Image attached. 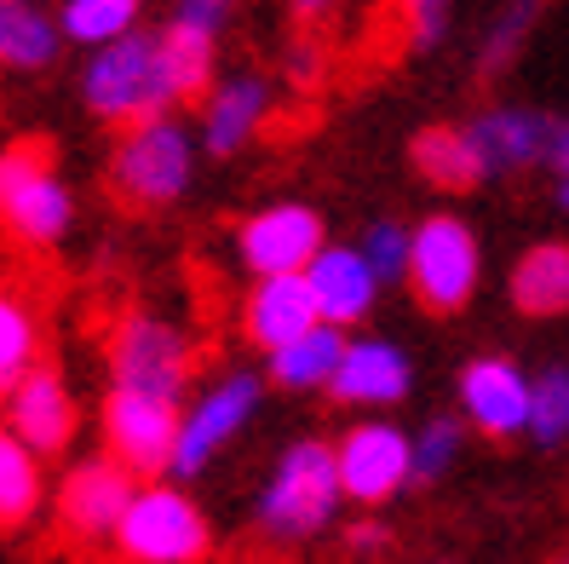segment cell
<instances>
[{"mask_svg": "<svg viewBox=\"0 0 569 564\" xmlns=\"http://www.w3.org/2000/svg\"><path fill=\"white\" fill-rule=\"evenodd\" d=\"M81 98L98 121H116V127L173 116V105H184V92H179L173 63H167L161 29H132V36L87 52Z\"/></svg>", "mask_w": 569, "mask_h": 564, "instance_id": "obj_1", "label": "cell"}, {"mask_svg": "<svg viewBox=\"0 0 569 564\" xmlns=\"http://www.w3.org/2000/svg\"><path fill=\"white\" fill-rule=\"evenodd\" d=\"M346 507V489H340V467H333V444L322 438H293L277 461H271V478L259 484V536L264 542H311L340 518Z\"/></svg>", "mask_w": 569, "mask_h": 564, "instance_id": "obj_2", "label": "cell"}, {"mask_svg": "<svg viewBox=\"0 0 569 564\" xmlns=\"http://www.w3.org/2000/svg\"><path fill=\"white\" fill-rule=\"evenodd\" d=\"M196 161H202V145H196V132L179 116L121 127V139L110 150V190L132 214H167L190 196Z\"/></svg>", "mask_w": 569, "mask_h": 564, "instance_id": "obj_3", "label": "cell"}, {"mask_svg": "<svg viewBox=\"0 0 569 564\" xmlns=\"http://www.w3.org/2000/svg\"><path fill=\"white\" fill-rule=\"evenodd\" d=\"M76 230V190L47 145H0V237L29 254H52Z\"/></svg>", "mask_w": 569, "mask_h": 564, "instance_id": "obj_4", "label": "cell"}, {"mask_svg": "<svg viewBox=\"0 0 569 564\" xmlns=\"http://www.w3.org/2000/svg\"><path fill=\"white\" fill-rule=\"evenodd\" d=\"M110 547L127 564H202L213 553V524L184 484H139L116 524Z\"/></svg>", "mask_w": 569, "mask_h": 564, "instance_id": "obj_5", "label": "cell"}, {"mask_svg": "<svg viewBox=\"0 0 569 564\" xmlns=\"http://www.w3.org/2000/svg\"><path fill=\"white\" fill-rule=\"evenodd\" d=\"M259 404H264V375H253V369H224V375H213V380L179 409V444H173L167 484H184V489H190V484L202 478L213 461L253 426Z\"/></svg>", "mask_w": 569, "mask_h": 564, "instance_id": "obj_6", "label": "cell"}, {"mask_svg": "<svg viewBox=\"0 0 569 564\" xmlns=\"http://www.w3.org/2000/svg\"><path fill=\"white\" fill-rule=\"evenodd\" d=\"M110 386L116 392H139L161 397V404H184L190 375H196V346L190 335L161 317V311H127L110 328Z\"/></svg>", "mask_w": 569, "mask_h": 564, "instance_id": "obj_7", "label": "cell"}, {"mask_svg": "<svg viewBox=\"0 0 569 564\" xmlns=\"http://www.w3.org/2000/svg\"><path fill=\"white\" fill-rule=\"evenodd\" d=\"M415 300L438 317H455L472 306V294L483 283V243L460 214H426L409 225V277Z\"/></svg>", "mask_w": 569, "mask_h": 564, "instance_id": "obj_8", "label": "cell"}, {"mask_svg": "<svg viewBox=\"0 0 569 564\" xmlns=\"http://www.w3.org/2000/svg\"><path fill=\"white\" fill-rule=\"evenodd\" d=\"M333 467H340V489L357 507H386L391 495H403L415 484V449L409 426H397L386 415H362L333 438Z\"/></svg>", "mask_w": 569, "mask_h": 564, "instance_id": "obj_9", "label": "cell"}, {"mask_svg": "<svg viewBox=\"0 0 569 564\" xmlns=\"http://www.w3.org/2000/svg\"><path fill=\"white\" fill-rule=\"evenodd\" d=\"M179 409L184 404H161V397H139V392H104V455L121 461V467L139 478V484H156L173 467V444H179Z\"/></svg>", "mask_w": 569, "mask_h": 564, "instance_id": "obj_10", "label": "cell"}, {"mask_svg": "<svg viewBox=\"0 0 569 564\" xmlns=\"http://www.w3.org/2000/svg\"><path fill=\"white\" fill-rule=\"evenodd\" d=\"M328 248V225L311 202H271L242 219L237 254L253 277H306V265Z\"/></svg>", "mask_w": 569, "mask_h": 564, "instance_id": "obj_11", "label": "cell"}, {"mask_svg": "<svg viewBox=\"0 0 569 564\" xmlns=\"http://www.w3.org/2000/svg\"><path fill=\"white\" fill-rule=\"evenodd\" d=\"M0 426L41 461H58L63 449L76 444V426H81V409H76V392L63 380L52 363L29 369L12 392H0Z\"/></svg>", "mask_w": 569, "mask_h": 564, "instance_id": "obj_12", "label": "cell"}, {"mask_svg": "<svg viewBox=\"0 0 569 564\" xmlns=\"http://www.w3.org/2000/svg\"><path fill=\"white\" fill-rule=\"evenodd\" d=\"M409 386H415V357L403 346L386 335H351L340 352V369L328 380V397L368 415H386L409 397Z\"/></svg>", "mask_w": 569, "mask_h": 564, "instance_id": "obj_13", "label": "cell"}, {"mask_svg": "<svg viewBox=\"0 0 569 564\" xmlns=\"http://www.w3.org/2000/svg\"><path fill=\"white\" fill-rule=\"evenodd\" d=\"M455 397H460V420L472 433L507 444V438H523L529 426V369H518L512 357H472L455 380Z\"/></svg>", "mask_w": 569, "mask_h": 564, "instance_id": "obj_14", "label": "cell"}, {"mask_svg": "<svg viewBox=\"0 0 569 564\" xmlns=\"http://www.w3.org/2000/svg\"><path fill=\"white\" fill-rule=\"evenodd\" d=\"M132 489H139V478H132L121 461L87 455L58 484V524L70 530L76 542H110L127 502H132Z\"/></svg>", "mask_w": 569, "mask_h": 564, "instance_id": "obj_15", "label": "cell"}, {"mask_svg": "<svg viewBox=\"0 0 569 564\" xmlns=\"http://www.w3.org/2000/svg\"><path fill=\"white\" fill-rule=\"evenodd\" d=\"M277 110V87L264 76H224L208 87L202 98V116H196V145H202V156H242L264 121H271Z\"/></svg>", "mask_w": 569, "mask_h": 564, "instance_id": "obj_16", "label": "cell"}, {"mask_svg": "<svg viewBox=\"0 0 569 564\" xmlns=\"http://www.w3.org/2000/svg\"><path fill=\"white\" fill-rule=\"evenodd\" d=\"M552 132H558V121L547 110H529V105H495V110L466 121V139L478 145V161H483L489 179L523 174L535 161H547Z\"/></svg>", "mask_w": 569, "mask_h": 564, "instance_id": "obj_17", "label": "cell"}, {"mask_svg": "<svg viewBox=\"0 0 569 564\" xmlns=\"http://www.w3.org/2000/svg\"><path fill=\"white\" fill-rule=\"evenodd\" d=\"M306 288L317 300V317L328 328H340V335H351V328L380 306V277L368 271V259H362L357 243H328L306 265Z\"/></svg>", "mask_w": 569, "mask_h": 564, "instance_id": "obj_18", "label": "cell"}, {"mask_svg": "<svg viewBox=\"0 0 569 564\" xmlns=\"http://www.w3.org/2000/svg\"><path fill=\"white\" fill-rule=\"evenodd\" d=\"M317 323L322 317H317V300H311L306 277H253L248 300H242V340L259 357H271V352H282L293 340H306Z\"/></svg>", "mask_w": 569, "mask_h": 564, "instance_id": "obj_19", "label": "cell"}, {"mask_svg": "<svg viewBox=\"0 0 569 564\" xmlns=\"http://www.w3.org/2000/svg\"><path fill=\"white\" fill-rule=\"evenodd\" d=\"M507 294L523 317H563L569 311V243L558 237L529 243L507 277Z\"/></svg>", "mask_w": 569, "mask_h": 564, "instance_id": "obj_20", "label": "cell"}, {"mask_svg": "<svg viewBox=\"0 0 569 564\" xmlns=\"http://www.w3.org/2000/svg\"><path fill=\"white\" fill-rule=\"evenodd\" d=\"M63 52L58 12H47L41 0H0V70H52V58Z\"/></svg>", "mask_w": 569, "mask_h": 564, "instance_id": "obj_21", "label": "cell"}, {"mask_svg": "<svg viewBox=\"0 0 569 564\" xmlns=\"http://www.w3.org/2000/svg\"><path fill=\"white\" fill-rule=\"evenodd\" d=\"M409 161H415V174L431 185V190H478L489 174H483V161H478V145L466 139V127H420L415 132V145H409Z\"/></svg>", "mask_w": 569, "mask_h": 564, "instance_id": "obj_22", "label": "cell"}, {"mask_svg": "<svg viewBox=\"0 0 569 564\" xmlns=\"http://www.w3.org/2000/svg\"><path fill=\"white\" fill-rule=\"evenodd\" d=\"M346 340H351V335L317 323L306 340H293V346H282V352L264 357V386H282V392H328L333 369H340Z\"/></svg>", "mask_w": 569, "mask_h": 564, "instance_id": "obj_23", "label": "cell"}, {"mask_svg": "<svg viewBox=\"0 0 569 564\" xmlns=\"http://www.w3.org/2000/svg\"><path fill=\"white\" fill-rule=\"evenodd\" d=\"M41 346H47V328L36 300L23 288L0 283V392H12L29 369H41Z\"/></svg>", "mask_w": 569, "mask_h": 564, "instance_id": "obj_24", "label": "cell"}, {"mask_svg": "<svg viewBox=\"0 0 569 564\" xmlns=\"http://www.w3.org/2000/svg\"><path fill=\"white\" fill-rule=\"evenodd\" d=\"M41 502H47V461L29 455L7 426H0V536L36 524Z\"/></svg>", "mask_w": 569, "mask_h": 564, "instance_id": "obj_25", "label": "cell"}, {"mask_svg": "<svg viewBox=\"0 0 569 564\" xmlns=\"http://www.w3.org/2000/svg\"><path fill=\"white\" fill-rule=\"evenodd\" d=\"M139 18H144V0H63V7H58L63 41H76V47H87V52L132 36V29H139Z\"/></svg>", "mask_w": 569, "mask_h": 564, "instance_id": "obj_26", "label": "cell"}, {"mask_svg": "<svg viewBox=\"0 0 569 564\" xmlns=\"http://www.w3.org/2000/svg\"><path fill=\"white\" fill-rule=\"evenodd\" d=\"M523 438L541 449L569 444V363H547L541 375H529V426Z\"/></svg>", "mask_w": 569, "mask_h": 564, "instance_id": "obj_27", "label": "cell"}, {"mask_svg": "<svg viewBox=\"0 0 569 564\" xmlns=\"http://www.w3.org/2000/svg\"><path fill=\"white\" fill-rule=\"evenodd\" d=\"M409 449H415V484L449 478L460 449H466V420L460 415H431L420 433H409Z\"/></svg>", "mask_w": 569, "mask_h": 564, "instance_id": "obj_28", "label": "cell"}, {"mask_svg": "<svg viewBox=\"0 0 569 564\" xmlns=\"http://www.w3.org/2000/svg\"><path fill=\"white\" fill-rule=\"evenodd\" d=\"M357 248H362V259H368V271L380 277V288L409 277V225H403V219H375V225L357 237Z\"/></svg>", "mask_w": 569, "mask_h": 564, "instance_id": "obj_29", "label": "cell"}, {"mask_svg": "<svg viewBox=\"0 0 569 564\" xmlns=\"http://www.w3.org/2000/svg\"><path fill=\"white\" fill-rule=\"evenodd\" d=\"M397 18H403V41L415 52H438L449 41L455 0H397Z\"/></svg>", "mask_w": 569, "mask_h": 564, "instance_id": "obj_30", "label": "cell"}, {"mask_svg": "<svg viewBox=\"0 0 569 564\" xmlns=\"http://www.w3.org/2000/svg\"><path fill=\"white\" fill-rule=\"evenodd\" d=\"M535 12H541V0H512V7L489 23V41H483V70H489V76L512 63V52L523 47V36H529Z\"/></svg>", "mask_w": 569, "mask_h": 564, "instance_id": "obj_31", "label": "cell"}, {"mask_svg": "<svg viewBox=\"0 0 569 564\" xmlns=\"http://www.w3.org/2000/svg\"><path fill=\"white\" fill-rule=\"evenodd\" d=\"M346 547H351V553H386V530L368 518V524H357L351 536H346Z\"/></svg>", "mask_w": 569, "mask_h": 564, "instance_id": "obj_32", "label": "cell"}, {"mask_svg": "<svg viewBox=\"0 0 569 564\" xmlns=\"http://www.w3.org/2000/svg\"><path fill=\"white\" fill-rule=\"evenodd\" d=\"M547 168H552L558 179H569V121H558V132H552V150H547Z\"/></svg>", "mask_w": 569, "mask_h": 564, "instance_id": "obj_33", "label": "cell"}, {"mask_svg": "<svg viewBox=\"0 0 569 564\" xmlns=\"http://www.w3.org/2000/svg\"><path fill=\"white\" fill-rule=\"evenodd\" d=\"M288 7H293V18L311 23V18H328L333 7H340V0H288Z\"/></svg>", "mask_w": 569, "mask_h": 564, "instance_id": "obj_34", "label": "cell"}, {"mask_svg": "<svg viewBox=\"0 0 569 564\" xmlns=\"http://www.w3.org/2000/svg\"><path fill=\"white\" fill-rule=\"evenodd\" d=\"M311 70H317V52H311V47H299V52H293V76H299V81H306Z\"/></svg>", "mask_w": 569, "mask_h": 564, "instance_id": "obj_35", "label": "cell"}, {"mask_svg": "<svg viewBox=\"0 0 569 564\" xmlns=\"http://www.w3.org/2000/svg\"><path fill=\"white\" fill-rule=\"evenodd\" d=\"M558 208L569 214V179H558Z\"/></svg>", "mask_w": 569, "mask_h": 564, "instance_id": "obj_36", "label": "cell"}, {"mask_svg": "<svg viewBox=\"0 0 569 564\" xmlns=\"http://www.w3.org/2000/svg\"><path fill=\"white\" fill-rule=\"evenodd\" d=\"M558 564H569V553H563V558H558Z\"/></svg>", "mask_w": 569, "mask_h": 564, "instance_id": "obj_37", "label": "cell"}]
</instances>
